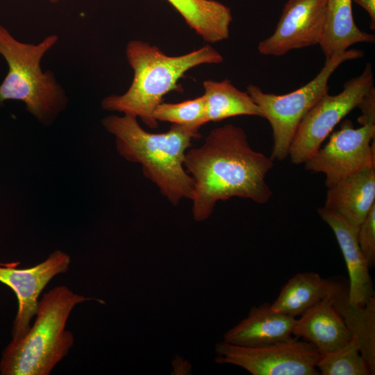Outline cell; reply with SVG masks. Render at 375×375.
<instances>
[{
	"label": "cell",
	"instance_id": "cell-1",
	"mask_svg": "<svg viewBox=\"0 0 375 375\" xmlns=\"http://www.w3.org/2000/svg\"><path fill=\"white\" fill-rule=\"evenodd\" d=\"M273 165L270 157L251 148L242 128L227 124L212 129L185 156L184 167L194 181V220L205 221L219 201L232 197L268 202L272 191L265 177Z\"/></svg>",
	"mask_w": 375,
	"mask_h": 375
},
{
	"label": "cell",
	"instance_id": "cell-2",
	"mask_svg": "<svg viewBox=\"0 0 375 375\" xmlns=\"http://www.w3.org/2000/svg\"><path fill=\"white\" fill-rule=\"evenodd\" d=\"M102 124L115 135L119 154L140 164L144 176L171 204L191 200L194 181L184 167V160L192 140L201 137L198 130L172 124L165 133H150L140 126L137 117L128 115L108 116Z\"/></svg>",
	"mask_w": 375,
	"mask_h": 375
},
{
	"label": "cell",
	"instance_id": "cell-3",
	"mask_svg": "<svg viewBox=\"0 0 375 375\" xmlns=\"http://www.w3.org/2000/svg\"><path fill=\"white\" fill-rule=\"evenodd\" d=\"M126 55L134 72L132 83L124 94L104 98L102 107L140 117L152 129L158 127L153 117L156 108L166 94L181 90L177 83L186 72L203 64H219L224 60L210 44L184 55L169 56L140 40L129 42Z\"/></svg>",
	"mask_w": 375,
	"mask_h": 375
},
{
	"label": "cell",
	"instance_id": "cell-4",
	"mask_svg": "<svg viewBox=\"0 0 375 375\" xmlns=\"http://www.w3.org/2000/svg\"><path fill=\"white\" fill-rule=\"evenodd\" d=\"M92 298L59 285L38 301L36 319L27 334L4 349L0 360L2 375H49L69 352L74 338L65 330L67 319L78 304Z\"/></svg>",
	"mask_w": 375,
	"mask_h": 375
},
{
	"label": "cell",
	"instance_id": "cell-5",
	"mask_svg": "<svg viewBox=\"0 0 375 375\" xmlns=\"http://www.w3.org/2000/svg\"><path fill=\"white\" fill-rule=\"evenodd\" d=\"M58 39L51 35L37 44L23 43L0 26V54L8 65L0 85V103L8 99L22 101L40 119L60 108L63 103L60 88L53 76L40 68L42 57Z\"/></svg>",
	"mask_w": 375,
	"mask_h": 375
},
{
	"label": "cell",
	"instance_id": "cell-6",
	"mask_svg": "<svg viewBox=\"0 0 375 375\" xmlns=\"http://www.w3.org/2000/svg\"><path fill=\"white\" fill-rule=\"evenodd\" d=\"M364 52L349 49L342 53L326 58L325 63L315 77L302 87L284 94L264 92L256 85L250 84L247 92L259 107L262 117L268 120L272 130L273 146L270 158L283 161L296 131L307 112L326 93L332 74L344 62L358 59Z\"/></svg>",
	"mask_w": 375,
	"mask_h": 375
},
{
	"label": "cell",
	"instance_id": "cell-7",
	"mask_svg": "<svg viewBox=\"0 0 375 375\" xmlns=\"http://www.w3.org/2000/svg\"><path fill=\"white\" fill-rule=\"evenodd\" d=\"M374 86L372 65L347 81L338 94H324L300 122L290 144L288 156L293 164L304 163L321 147L334 127L357 108L362 97Z\"/></svg>",
	"mask_w": 375,
	"mask_h": 375
},
{
	"label": "cell",
	"instance_id": "cell-8",
	"mask_svg": "<svg viewBox=\"0 0 375 375\" xmlns=\"http://www.w3.org/2000/svg\"><path fill=\"white\" fill-rule=\"evenodd\" d=\"M219 364L241 367L253 375H318L321 354L310 343L297 338L256 347L225 342L215 345Z\"/></svg>",
	"mask_w": 375,
	"mask_h": 375
},
{
	"label": "cell",
	"instance_id": "cell-9",
	"mask_svg": "<svg viewBox=\"0 0 375 375\" xmlns=\"http://www.w3.org/2000/svg\"><path fill=\"white\" fill-rule=\"evenodd\" d=\"M375 124L355 128L349 119L344 120L328 142L305 162V169L323 173L327 188L363 169L375 167Z\"/></svg>",
	"mask_w": 375,
	"mask_h": 375
},
{
	"label": "cell",
	"instance_id": "cell-10",
	"mask_svg": "<svg viewBox=\"0 0 375 375\" xmlns=\"http://www.w3.org/2000/svg\"><path fill=\"white\" fill-rule=\"evenodd\" d=\"M326 9V0H288L274 33L259 42L258 52L281 56L292 50L319 44Z\"/></svg>",
	"mask_w": 375,
	"mask_h": 375
},
{
	"label": "cell",
	"instance_id": "cell-11",
	"mask_svg": "<svg viewBox=\"0 0 375 375\" xmlns=\"http://www.w3.org/2000/svg\"><path fill=\"white\" fill-rule=\"evenodd\" d=\"M70 263L69 255L56 250L45 260L31 267H0V282L14 291L18 301L11 342H17L27 334L31 321L37 312L40 293L54 276L67 272Z\"/></svg>",
	"mask_w": 375,
	"mask_h": 375
},
{
	"label": "cell",
	"instance_id": "cell-12",
	"mask_svg": "<svg viewBox=\"0 0 375 375\" xmlns=\"http://www.w3.org/2000/svg\"><path fill=\"white\" fill-rule=\"evenodd\" d=\"M317 212L332 229L342 253L349 278V301L353 305L363 306L374 297V291L368 263L358 242V227L324 207L319 208Z\"/></svg>",
	"mask_w": 375,
	"mask_h": 375
},
{
	"label": "cell",
	"instance_id": "cell-13",
	"mask_svg": "<svg viewBox=\"0 0 375 375\" xmlns=\"http://www.w3.org/2000/svg\"><path fill=\"white\" fill-rule=\"evenodd\" d=\"M331 295L297 319L292 331V335L312 344L321 356L342 348L352 340L342 318L333 307Z\"/></svg>",
	"mask_w": 375,
	"mask_h": 375
},
{
	"label": "cell",
	"instance_id": "cell-14",
	"mask_svg": "<svg viewBox=\"0 0 375 375\" xmlns=\"http://www.w3.org/2000/svg\"><path fill=\"white\" fill-rule=\"evenodd\" d=\"M296 319L274 311L269 303L253 306L245 319L224 334V342L256 347L285 341L292 338Z\"/></svg>",
	"mask_w": 375,
	"mask_h": 375
},
{
	"label": "cell",
	"instance_id": "cell-15",
	"mask_svg": "<svg viewBox=\"0 0 375 375\" xmlns=\"http://www.w3.org/2000/svg\"><path fill=\"white\" fill-rule=\"evenodd\" d=\"M375 205V167L340 181L328 188L324 208L358 227Z\"/></svg>",
	"mask_w": 375,
	"mask_h": 375
},
{
	"label": "cell",
	"instance_id": "cell-16",
	"mask_svg": "<svg viewBox=\"0 0 375 375\" xmlns=\"http://www.w3.org/2000/svg\"><path fill=\"white\" fill-rule=\"evenodd\" d=\"M338 285V282L324 278L317 272H299L283 286L270 308L274 311L296 318L331 295Z\"/></svg>",
	"mask_w": 375,
	"mask_h": 375
},
{
	"label": "cell",
	"instance_id": "cell-17",
	"mask_svg": "<svg viewBox=\"0 0 375 375\" xmlns=\"http://www.w3.org/2000/svg\"><path fill=\"white\" fill-rule=\"evenodd\" d=\"M333 305L342 318L352 340L365 359L372 374H375V298L363 306L349 301L348 288L338 283L332 294Z\"/></svg>",
	"mask_w": 375,
	"mask_h": 375
},
{
	"label": "cell",
	"instance_id": "cell-18",
	"mask_svg": "<svg viewBox=\"0 0 375 375\" xmlns=\"http://www.w3.org/2000/svg\"><path fill=\"white\" fill-rule=\"evenodd\" d=\"M352 0H326V19L319 43L326 58L342 53L358 43H373L375 36L356 24Z\"/></svg>",
	"mask_w": 375,
	"mask_h": 375
},
{
	"label": "cell",
	"instance_id": "cell-19",
	"mask_svg": "<svg viewBox=\"0 0 375 375\" xmlns=\"http://www.w3.org/2000/svg\"><path fill=\"white\" fill-rule=\"evenodd\" d=\"M203 40L216 43L228 38L231 9L215 0H167Z\"/></svg>",
	"mask_w": 375,
	"mask_h": 375
},
{
	"label": "cell",
	"instance_id": "cell-20",
	"mask_svg": "<svg viewBox=\"0 0 375 375\" xmlns=\"http://www.w3.org/2000/svg\"><path fill=\"white\" fill-rule=\"evenodd\" d=\"M203 85L207 123L240 115L262 117L259 107L248 92L238 90L231 81L207 80Z\"/></svg>",
	"mask_w": 375,
	"mask_h": 375
},
{
	"label": "cell",
	"instance_id": "cell-21",
	"mask_svg": "<svg viewBox=\"0 0 375 375\" xmlns=\"http://www.w3.org/2000/svg\"><path fill=\"white\" fill-rule=\"evenodd\" d=\"M317 368L323 375L372 374L365 359L353 340L342 348L321 356Z\"/></svg>",
	"mask_w": 375,
	"mask_h": 375
},
{
	"label": "cell",
	"instance_id": "cell-22",
	"mask_svg": "<svg viewBox=\"0 0 375 375\" xmlns=\"http://www.w3.org/2000/svg\"><path fill=\"white\" fill-rule=\"evenodd\" d=\"M155 119L199 130L206 124L204 98L202 96L179 103H160L153 112Z\"/></svg>",
	"mask_w": 375,
	"mask_h": 375
},
{
	"label": "cell",
	"instance_id": "cell-23",
	"mask_svg": "<svg viewBox=\"0 0 375 375\" xmlns=\"http://www.w3.org/2000/svg\"><path fill=\"white\" fill-rule=\"evenodd\" d=\"M358 242L369 269L375 265V205L358 226Z\"/></svg>",
	"mask_w": 375,
	"mask_h": 375
},
{
	"label": "cell",
	"instance_id": "cell-24",
	"mask_svg": "<svg viewBox=\"0 0 375 375\" xmlns=\"http://www.w3.org/2000/svg\"><path fill=\"white\" fill-rule=\"evenodd\" d=\"M357 108L361 110L358 118L360 125L375 124V88L372 86L362 97Z\"/></svg>",
	"mask_w": 375,
	"mask_h": 375
},
{
	"label": "cell",
	"instance_id": "cell-25",
	"mask_svg": "<svg viewBox=\"0 0 375 375\" xmlns=\"http://www.w3.org/2000/svg\"><path fill=\"white\" fill-rule=\"evenodd\" d=\"M361 6L370 17V28L375 29V0H352Z\"/></svg>",
	"mask_w": 375,
	"mask_h": 375
},
{
	"label": "cell",
	"instance_id": "cell-26",
	"mask_svg": "<svg viewBox=\"0 0 375 375\" xmlns=\"http://www.w3.org/2000/svg\"><path fill=\"white\" fill-rule=\"evenodd\" d=\"M49 1H51V3H56L57 2L58 0H49Z\"/></svg>",
	"mask_w": 375,
	"mask_h": 375
}]
</instances>
